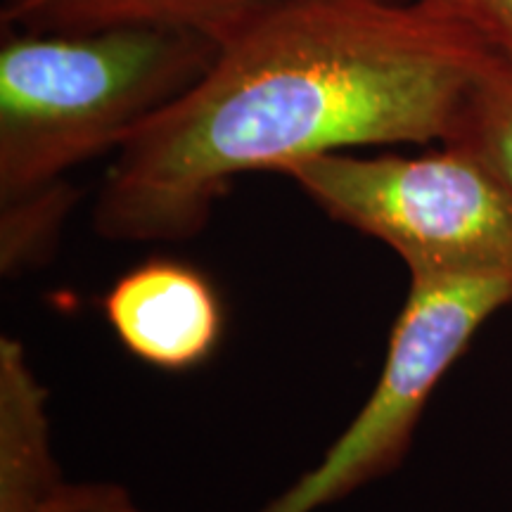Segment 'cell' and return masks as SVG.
Here are the masks:
<instances>
[{"label":"cell","instance_id":"7a4b0ae2","mask_svg":"<svg viewBox=\"0 0 512 512\" xmlns=\"http://www.w3.org/2000/svg\"><path fill=\"white\" fill-rule=\"evenodd\" d=\"M219 43L185 29L121 27L0 41V209L74 188L69 174L181 98Z\"/></svg>","mask_w":512,"mask_h":512},{"label":"cell","instance_id":"277c9868","mask_svg":"<svg viewBox=\"0 0 512 512\" xmlns=\"http://www.w3.org/2000/svg\"><path fill=\"white\" fill-rule=\"evenodd\" d=\"M408 275L406 304L368 401L323 460L259 512H316L392 472L441 377L486 320L512 306L510 275Z\"/></svg>","mask_w":512,"mask_h":512},{"label":"cell","instance_id":"3957f363","mask_svg":"<svg viewBox=\"0 0 512 512\" xmlns=\"http://www.w3.org/2000/svg\"><path fill=\"white\" fill-rule=\"evenodd\" d=\"M280 176L332 221L392 247L408 273L512 278V192L456 145L418 157L332 152Z\"/></svg>","mask_w":512,"mask_h":512},{"label":"cell","instance_id":"6da1fadb","mask_svg":"<svg viewBox=\"0 0 512 512\" xmlns=\"http://www.w3.org/2000/svg\"><path fill=\"white\" fill-rule=\"evenodd\" d=\"M491 53L437 0H271L112 155L95 230L188 240L240 176L358 147L444 143Z\"/></svg>","mask_w":512,"mask_h":512},{"label":"cell","instance_id":"ba28073f","mask_svg":"<svg viewBox=\"0 0 512 512\" xmlns=\"http://www.w3.org/2000/svg\"><path fill=\"white\" fill-rule=\"evenodd\" d=\"M441 145L470 152L512 192V60L486 57Z\"/></svg>","mask_w":512,"mask_h":512},{"label":"cell","instance_id":"8992f818","mask_svg":"<svg viewBox=\"0 0 512 512\" xmlns=\"http://www.w3.org/2000/svg\"><path fill=\"white\" fill-rule=\"evenodd\" d=\"M46 401L22 344L0 339V512H140L110 486L64 482Z\"/></svg>","mask_w":512,"mask_h":512},{"label":"cell","instance_id":"9c48e42d","mask_svg":"<svg viewBox=\"0 0 512 512\" xmlns=\"http://www.w3.org/2000/svg\"><path fill=\"white\" fill-rule=\"evenodd\" d=\"M482 41L512 60V0H437Z\"/></svg>","mask_w":512,"mask_h":512},{"label":"cell","instance_id":"52a82bcc","mask_svg":"<svg viewBox=\"0 0 512 512\" xmlns=\"http://www.w3.org/2000/svg\"><path fill=\"white\" fill-rule=\"evenodd\" d=\"M268 3L271 0H0V27L36 34L169 27L223 43Z\"/></svg>","mask_w":512,"mask_h":512},{"label":"cell","instance_id":"5b68a950","mask_svg":"<svg viewBox=\"0 0 512 512\" xmlns=\"http://www.w3.org/2000/svg\"><path fill=\"white\" fill-rule=\"evenodd\" d=\"M102 311L128 354L169 373L207 363L226 328L211 280L174 259H150L126 271L105 294Z\"/></svg>","mask_w":512,"mask_h":512}]
</instances>
